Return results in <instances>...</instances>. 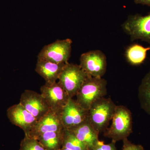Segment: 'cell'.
Instances as JSON below:
<instances>
[{
  "mask_svg": "<svg viewBox=\"0 0 150 150\" xmlns=\"http://www.w3.org/2000/svg\"><path fill=\"white\" fill-rule=\"evenodd\" d=\"M138 96L141 108L150 115V70L141 82Z\"/></svg>",
  "mask_w": 150,
  "mask_h": 150,
  "instance_id": "cell-17",
  "label": "cell"
},
{
  "mask_svg": "<svg viewBox=\"0 0 150 150\" xmlns=\"http://www.w3.org/2000/svg\"><path fill=\"white\" fill-rule=\"evenodd\" d=\"M62 147L70 150H89L71 131L66 129L63 132Z\"/></svg>",
  "mask_w": 150,
  "mask_h": 150,
  "instance_id": "cell-18",
  "label": "cell"
},
{
  "mask_svg": "<svg viewBox=\"0 0 150 150\" xmlns=\"http://www.w3.org/2000/svg\"><path fill=\"white\" fill-rule=\"evenodd\" d=\"M19 103L37 121L51 110L41 93L29 90L22 94Z\"/></svg>",
  "mask_w": 150,
  "mask_h": 150,
  "instance_id": "cell-11",
  "label": "cell"
},
{
  "mask_svg": "<svg viewBox=\"0 0 150 150\" xmlns=\"http://www.w3.org/2000/svg\"><path fill=\"white\" fill-rule=\"evenodd\" d=\"M149 51H150V46L145 47L137 43L132 44L126 49L125 54L126 59L131 65L142 64L146 59Z\"/></svg>",
  "mask_w": 150,
  "mask_h": 150,
  "instance_id": "cell-16",
  "label": "cell"
},
{
  "mask_svg": "<svg viewBox=\"0 0 150 150\" xmlns=\"http://www.w3.org/2000/svg\"><path fill=\"white\" fill-rule=\"evenodd\" d=\"M76 137L91 150L99 142V133L92 126L88 121L71 129Z\"/></svg>",
  "mask_w": 150,
  "mask_h": 150,
  "instance_id": "cell-14",
  "label": "cell"
},
{
  "mask_svg": "<svg viewBox=\"0 0 150 150\" xmlns=\"http://www.w3.org/2000/svg\"><path fill=\"white\" fill-rule=\"evenodd\" d=\"M107 81L102 78L89 77L76 96V101L88 110L94 102L107 94Z\"/></svg>",
  "mask_w": 150,
  "mask_h": 150,
  "instance_id": "cell-3",
  "label": "cell"
},
{
  "mask_svg": "<svg viewBox=\"0 0 150 150\" xmlns=\"http://www.w3.org/2000/svg\"><path fill=\"white\" fill-rule=\"evenodd\" d=\"M19 150H46L40 142L35 138L25 135Z\"/></svg>",
  "mask_w": 150,
  "mask_h": 150,
  "instance_id": "cell-19",
  "label": "cell"
},
{
  "mask_svg": "<svg viewBox=\"0 0 150 150\" xmlns=\"http://www.w3.org/2000/svg\"><path fill=\"white\" fill-rule=\"evenodd\" d=\"M61 118L64 128L71 129L88 121V110L70 98L61 110Z\"/></svg>",
  "mask_w": 150,
  "mask_h": 150,
  "instance_id": "cell-8",
  "label": "cell"
},
{
  "mask_svg": "<svg viewBox=\"0 0 150 150\" xmlns=\"http://www.w3.org/2000/svg\"><path fill=\"white\" fill-rule=\"evenodd\" d=\"M67 64H58L37 59L35 71L45 80L46 83H52L56 82L59 79V76Z\"/></svg>",
  "mask_w": 150,
  "mask_h": 150,
  "instance_id": "cell-13",
  "label": "cell"
},
{
  "mask_svg": "<svg viewBox=\"0 0 150 150\" xmlns=\"http://www.w3.org/2000/svg\"><path fill=\"white\" fill-rule=\"evenodd\" d=\"M111 121L110 127L103 132L104 137L117 142L128 138L132 133V114L125 106L116 105Z\"/></svg>",
  "mask_w": 150,
  "mask_h": 150,
  "instance_id": "cell-2",
  "label": "cell"
},
{
  "mask_svg": "<svg viewBox=\"0 0 150 150\" xmlns=\"http://www.w3.org/2000/svg\"><path fill=\"white\" fill-rule=\"evenodd\" d=\"M72 41L69 38L57 40L43 47L38 55V60L58 64L68 63L71 57Z\"/></svg>",
  "mask_w": 150,
  "mask_h": 150,
  "instance_id": "cell-6",
  "label": "cell"
},
{
  "mask_svg": "<svg viewBox=\"0 0 150 150\" xmlns=\"http://www.w3.org/2000/svg\"><path fill=\"white\" fill-rule=\"evenodd\" d=\"M9 120L13 125L20 127L28 136L37 120L21 104L14 105L9 108L7 112Z\"/></svg>",
  "mask_w": 150,
  "mask_h": 150,
  "instance_id": "cell-12",
  "label": "cell"
},
{
  "mask_svg": "<svg viewBox=\"0 0 150 150\" xmlns=\"http://www.w3.org/2000/svg\"><path fill=\"white\" fill-rule=\"evenodd\" d=\"M116 107L111 98L105 97L91 105L88 109V121L99 134L108 128Z\"/></svg>",
  "mask_w": 150,
  "mask_h": 150,
  "instance_id": "cell-1",
  "label": "cell"
},
{
  "mask_svg": "<svg viewBox=\"0 0 150 150\" xmlns=\"http://www.w3.org/2000/svg\"><path fill=\"white\" fill-rule=\"evenodd\" d=\"M122 27L131 41L140 40L150 46V13L145 16L138 13L130 15Z\"/></svg>",
  "mask_w": 150,
  "mask_h": 150,
  "instance_id": "cell-5",
  "label": "cell"
},
{
  "mask_svg": "<svg viewBox=\"0 0 150 150\" xmlns=\"http://www.w3.org/2000/svg\"><path fill=\"white\" fill-rule=\"evenodd\" d=\"M123 146L122 150H144L141 145H136L132 144L127 138L123 140Z\"/></svg>",
  "mask_w": 150,
  "mask_h": 150,
  "instance_id": "cell-21",
  "label": "cell"
},
{
  "mask_svg": "<svg viewBox=\"0 0 150 150\" xmlns=\"http://www.w3.org/2000/svg\"><path fill=\"white\" fill-rule=\"evenodd\" d=\"M90 76L79 65L68 63L59 76L58 83L67 92L69 97L73 98Z\"/></svg>",
  "mask_w": 150,
  "mask_h": 150,
  "instance_id": "cell-4",
  "label": "cell"
},
{
  "mask_svg": "<svg viewBox=\"0 0 150 150\" xmlns=\"http://www.w3.org/2000/svg\"><path fill=\"white\" fill-rule=\"evenodd\" d=\"M41 94L51 110L61 111L70 98L58 82L46 83L40 88Z\"/></svg>",
  "mask_w": 150,
  "mask_h": 150,
  "instance_id": "cell-9",
  "label": "cell"
},
{
  "mask_svg": "<svg viewBox=\"0 0 150 150\" xmlns=\"http://www.w3.org/2000/svg\"><path fill=\"white\" fill-rule=\"evenodd\" d=\"M59 150H70L69 149H67V148L64 147H62L61 149H60Z\"/></svg>",
  "mask_w": 150,
  "mask_h": 150,
  "instance_id": "cell-23",
  "label": "cell"
},
{
  "mask_svg": "<svg viewBox=\"0 0 150 150\" xmlns=\"http://www.w3.org/2000/svg\"><path fill=\"white\" fill-rule=\"evenodd\" d=\"M61 111L50 110L36 121L28 136L36 139L41 134L48 132L61 131L64 130L61 118Z\"/></svg>",
  "mask_w": 150,
  "mask_h": 150,
  "instance_id": "cell-10",
  "label": "cell"
},
{
  "mask_svg": "<svg viewBox=\"0 0 150 150\" xmlns=\"http://www.w3.org/2000/svg\"><path fill=\"white\" fill-rule=\"evenodd\" d=\"M115 141H112L108 144H105L99 141L91 150H117L115 146Z\"/></svg>",
  "mask_w": 150,
  "mask_h": 150,
  "instance_id": "cell-20",
  "label": "cell"
},
{
  "mask_svg": "<svg viewBox=\"0 0 150 150\" xmlns=\"http://www.w3.org/2000/svg\"><path fill=\"white\" fill-rule=\"evenodd\" d=\"M64 130L46 132L41 134L36 139L46 150H59L62 147Z\"/></svg>",
  "mask_w": 150,
  "mask_h": 150,
  "instance_id": "cell-15",
  "label": "cell"
},
{
  "mask_svg": "<svg viewBox=\"0 0 150 150\" xmlns=\"http://www.w3.org/2000/svg\"><path fill=\"white\" fill-rule=\"evenodd\" d=\"M134 2L137 4L142 5L150 7V0H134Z\"/></svg>",
  "mask_w": 150,
  "mask_h": 150,
  "instance_id": "cell-22",
  "label": "cell"
},
{
  "mask_svg": "<svg viewBox=\"0 0 150 150\" xmlns=\"http://www.w3.org/2000/svg\"><path fill=\"white\" fill-rule=\"evenodd\" d=\"M79 66L91 76L102 78L107 68L106 56L100 50L88 51L81 55Z\"/></svg>",
  "mask_w": 150,
  "mask_h": 150,
  "instance_id": "cell-7",
  "label": "cell"
}]
</instances>
